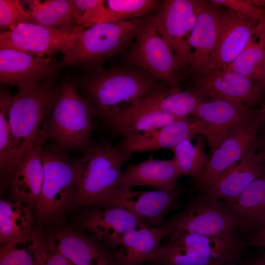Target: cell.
Instances as JSON below:
<instances>
[{"mask_svg":"<svg viewBox=\"0 0 265 265\" xmlns=\"http://www.w3.org/2000/svg\"><path fill=\"white\" fill-rule=\"evenodd\" d=\"M101 0H71L76 22L82 29L91 26L92 19Z\"/></svg>","mask_w":265,"mask_h":265,"instance_id":"74e56055","label":"cell"},{"mask_svg":"<svg viewBox=\"0 0 265 265\" xmlns=\"http://www.w3.org/2000/svg\"><path fill=\"white\" fill-rule=\"evenodd\" d=\"M142 101L158 109L179 117L195 115L205 98L193 91H183L178 87L169 90L154 88Z\"/></svg>","mask_w":265,"mask_h":265,"instance_id":"83f0119b","label":"cell"},{"mask_svg":"<svg viewBox=\"0 0 265 265\" xmlns=\"http://www.w3.org/2000/svg\"><path fill=\"white\" fill-rule=\"evenodd\" d=\"M225 204L238 220L240 231L254 232L265 217V172L234 202Z\"/></svg>","mask_w":265,"mask_h":265,"instance_id":"4316f807","label":"cell"},{"mask_svg":"<svg viewBox=\"0 0 265 265\" xmlns=\"http://www.w3.org/2000/svg\"><path fill=\"white\" fill-rule=\"evenodd\" d=\"M197 19L192 0H167L150 18L173 50L181 67L188 65L189 40Z\"/></svg>","mask_w":265,"mask_h":265,"instance_id":"8fae6325","label":"cell"},{"mask_svg":"<svg viewBox=\"0 0 265 265\" xmlns=\"http://www.w3.org/2000/svg\"><path fill=\"white\" fill-rule=\"evenodd\" d=\"M260 23L257 19L231 9L221 10L210 72L223 69L231 64L255 33Z\"/></svg>","mask_w":265,"mask_h":265,"instance_id":"5bb4252c","label":"cell"},{"mask_svg":"<svg viewBox=\"0 0 265 265\" xmlns=\"http://www.w3.org/2000/svg\"><path fill=\"white\" fill-rule=\"evenodd\" d=\"M254 265H265V254L262 255L254 263Z\"/></svg>","mask_w":265,"mask_h":265,"instance_id":"f6af8a7d","label":"cell"},{"mask_svg":"<svg viewBox=\"0 0 265 265\" xmlns=\"http://www.w3.org/2000/svg\"><path fill=\"white\" fill-rule=\"evenodd\" d=\"M258 147L259 144L248 151L238 164L228 168L200 193L225 203L234 202L252 182L265 172V158Z\"/></svg>","mask_w":265,"mask_h":265,"instance_id":"e0dca14e","label":"cell"},{"mask_svg":"<svg viewBox=\"0 0 265 265\" xmlns=\"http://www.w3.org/2000/svg\"><path fill=\"white\" fill-rule=\"evenodd\" d=\"M85 86L94 115L110 126L118 115L151 91L154 83L137 71L113 69L98 74Z\"/></svg>","mask_w":265,"mask_h":265,"instance_id":"3957f363","label":"cell"},{"mask_svg":"<svg viewBox=\"0 0 265 265\" xmlns=\"http://www.w3.org/2000/svg\"><path fill=\"white\" fill-rule=\"evenodd\" d=\"M254 80L262 88V90H265V58Z\"/></svg>","mask_w":265,"mask_h":265,"instance_id":"60d3db41","label":"cell"},{"mask_svg":"<svg viewBox=\"0 0 265 265\" xmlns=\"http://www.w3.org/2000/svg\"><path fill=\"white\" fill-rule=\"evenodd\" d=\"M56 98L48 85L39 83L21 89L12 97V152L8 175L12 174L28 151L44 144Z\"/></svg>","mask_w":265,"mask_h":265,"instance_id":"6da1fadb","label":"cell"},{"mask_svg":"<svg viewBox=\"0 0 265 265\" xmlns=\"http://www.w3.org/2000/svg\"><path fill=\"white\" fill-rule=\"evenodd\" d=\"M158 3L154 0H102L93 25L140 16L155 8Z\"/></svg>","mask_w":265,"mask_h":265,"instance_id":"d6a6232c","label":"cell"},{"mask_svg":"<svg viewBox=\"0 0 265 265\" xmlns=\"http://www.w3.org/2000/svg\"><path fill=\"white\" fill-rule=\"evenodd\" d=\"M142 264V265H147V264Z\"/></svg>","mask_w":265,"mask_h":265,"instance_id":"c3c4849f","label":"cell"},{"mask_svg":"<svg viewBox=\"0 0 265 265\" xmlns=\"http://www.w3.org/2000/svg\"><path fill=\"white\" fill-rule=\"evenodd\" d=\"M59 66L51 60L11 49L0 50V81L21 89L52 76Z\"/></svg>","mask_w":265,"mask_h":265,"instance_id":"d6986e66","label":"cell"},{"mask_svg":"<svg viewBox=\"0 0 265 265\" xmlns=\"http://www.w3.org/2000/svg\"><path fill=\"white\" fill-rule=\"evenodd\" d=\"M262 90L252 80L233 71L219 70L199 77L193 91L204 98L223 99L251 107L260 101Z\"/></svg>","mask_w":265,"mask_h":265,"instance_id":"ac0fdd59","label":"cell"},{"mask_svg":"<svg viewBox=\"0 0 265 265\" xmlns=\"http://www.w3.org/2000/svg\"><path fill=\"white\" fill-rule=\"evenodd\" d=\"M242 243L236 235L188 234L159 247L157 265H225L239 259Z\"/></svg>","mask_w":265,"mask_h":265,"instance_id":"5b68a950","label":"cell"},{"mask_svg":"<svg viewBox=\"0 0 265 265\" xmlns=\"http://www.w3.org/2000/svg\"><path fill=\"white\" fill-rule=\"evenodd\" d=\"M258 150L263 154L265 158V130L262 139H259Z\"/></svg>","mask_w":265,"mask_h":265,"instance_id":"7bdbcfd3","label":"cell"},{"mask_svg":"<svg viewBox=\"0 0 265 265\" xmlns=\"http://www.w3.org/2000/svg\"><path fill=\"white\" fill-rule=\"evenodd\" d=\"M212 3L223 5L246 16L265 22V8L256 6L250 0H212Z\"/></svg>","mask_w":265,"mask_h":265,"instance_id":"8d00e7d4","label":"cell"},{"mask_svg":"<svg viewBox=\"0 0 265 265\" xmlns=\"http://www.w3.org/2000/svg\"><path fill=\"white\" fill-rule=\"evenodd\" d=\"M225 265H244L239 262V259L226 264Z\"/></svg>","mask_w":265,"mask_h":265,"instance_id":"7dc6e473","label":"cell"},{"mask_svg":"<svg viewBox=\"0 0 265 265\" xmlns=\"http://www.w3.org/2000/svg\"><path fill=\"white\" fill-rule=\"evenodd\" d=\"M179 192L172 190L135 191L121 189L110 205L125 209L155 226L162 224L164 216L179 204Z\"/></svg>","mask_w":265,"mask_h":265,"instance_id":"7402d4cb","label":"cell"},{"mask_svg":"<svg viewBox=\"0 0 265 265\" xmlns=\"http://www.w3.org/2000/svg\"><path fill=\"white\" fill-rule=\"evenodd\" d=\"M248 244L250 245L265 248V233L253 234Z\"/></svg>","mask_w":265,"mask_h":265,"instance_id":"ab89813d","label":"cell"},{"mask_svg":"<svg viewBox=\"0 0 265 265\" xmlns=\"http://www.w3.org/2000/svg\"><path fill=\"white\" fill-rule=\"evenodd\" d=\"M32 18L35 24L48 27L80 31L76 22L71 0H27Z\"/></svg>","mask_w":265,"mask_h":265,"instance_id":"f1b7e54d","label":"cell"},{"mask_svg":"<svg viewBox=\"0 0 265 265\" xmlns=\"http://www.w3.org/2000/svg\"><path fill=\"white\" fill-rule=\"evenodd\" d=\"M42 265H73L49 243L47 255Z\"/></svg>","mask_w":265,"mask_h":265,"instance_id":"f35d334b","label":"cell"},{"mask_svg":"<svg viewBox=\"0 0 265 265\" xmlns=\"http://www.w3.org/2000/svg\"><path fill=\"white\" fill-rule=\"evenodd\" d=\"M210 133L204 122L195 117L186 116L142 135L123 137L118 148L127 160L133 153L171 149L186 139L195 137L197 134H202L208 139Z\"/></svg>","mask_w":265,"mask_h":265,"instance_id":"7c38bea8","label":"cell"},{"mask_svg":"<svg viewBox=\"0 0 265 265\" xmlns=\"http://www.w3.org/2000/svg\"><path fill=\"white\" fill-rule=\"evenodd\" d=\"M93 115L90 102L80 96L72 84L66 83L51 113L48 136L61 147L82 148L92 133Z\"/></svg>","mask_w":265,"mask_h":265,"instance_id":"8992f818","label":"cell"},{"mask_svg":"<svg viewBox=\"0 0 265 265\" xmlns=\"http://www.w3.org/2000/svg\"><path fill=\"white\" fill-rule=\"evenodd\" d=\"M44 177L41 195L36 206L42 221L55 217L73 202L77 188V171L75 163L57 152L43 153Z\"/></svg>","mask_w":265,"mask_h":265,"instance_id":"ba28073f","label":"cell"},{"mask_svg":"<svg viewBox=\"0 0 265 265\" xmlns=\"http://www.w3.org/2000/svg\"><path fill=\"white\" fill-rule=\"evenodd\" d=\"M265 58V22H261L255 33L234 60L221 69L238 73L254 80Z\"/></svg>","mask_w":265,"mask_h":265,"instance_id":"1f68e13d","label":"cell"},{"mask_svg":"<svg viewBox=\"0 0 265 265\" xmlns=\"http://www.w3.org/2000/svg\"><path fill=\"white\" fill-rule=\"evenodd\" d=\"M165 220L158 226L132 230L120 239L111 252L116 265H141L154 262L160 242L173 232Z\"/></svg>","mask_w":265,"mask_h":265,"instance_id":"ffe728a7","label":"cell"},{"mask_svg":"<svg viewBox=\"0 0 265 265\" xmlns=\"http://www.w3.org/2000/svg\"><path fill=\"white\" fill-rule=\"evenodd\" d=\"M192 2L197 19L189 40L188 65L193 73L201 77L210 71L221 10L219 5L210 0H192Z\"/></svg>","mask_w":265,"mask_h":265,"instance_id":"4fadbf2b","label":"cell"},{"mask_svg":"<svg viewBox=\"0 0 265 265\" xmlns=\"http://www.w3.org/2000/svg\"><path fill=\"white\" fill-rule=\"evenodd\" d=\"M129 59L171 87L176 86L180 64L150 19L140 26Z\"/></svg>","mask_w":265,"mask_h":265,"instance_id":"9c48e42d","label":"cell"},{"mask_svg":"<svg viewBox=\"0 0 265 265\" xmlns=\"http://www.w3.org/2000/svg\"><path fill=\"white\" fill-rule=\"evenodd\" d=\"M12 96L6 90L0 95V166L3 175L8 176L12 152V132L10 117Z\"/></svg>","mask_w":265,"mask_h":265,"instance_id":"e575fe53","label":"cell"},{"mask_svg":"<svg viewBox=\"0 0 265 265\" xmlns=\"http://www.w3.org/2000/svg\"><path fill=\"white\" fill-rule=\"evenodd\" d=\"M49 244L73 265H116L112 252L95 238L62 231Z\"/></svg>","mask_w":265,"mask_h":265,"instance_id":"cb8c5ba5","label":"cell"},{"mask_svg":"<svg viewBox=\"0 0 265 265\" xmlns=\"http://www.w3.org/2000/svg\"><path fill=\"white\" fill-rule=\"evenodd\" d=\"M256 112L243 103L215 98L203 102L194 116L204 122L210 130L207 140L211 154L230 130Z\"/></svg>","mask_w":265,"mask_h":265,"instance_id":"44dd1931","label":"cell"},{"mask_svg":"<svg viewBox=\"0 0 265 265\" xmlns=\"http://www.w3.org/2000/svg\"><path fill=\"white\" fill-rule=\"evenodd\" d=\"M30 206L18 201H0V240L6 244L29 235L32 231Z\"/></svg>","mask_w":265,"mask_h":265,"instance_id":"f546056e","label":"cell"},{"mask_svg":"<svg viewBox=\"0 0 265 265\" xmlns=\"http://www.w3.org/2000/svg\"><path fill=\"white\" fill-rule=\"evenodd\" d=\"M256 115L257 112L230 130L211 154L203 176L195 185L200 192L208 188L248 151L259 144L257 134L260 127Z\"/></svg>","mask_w":265,"mask_h":265,"instance_id":"30bf717a","label":"cell"},{"mask_svg":"<svg viewBox=\"0 0 265 265\" xmlns=\"http://www.w3.org/2000/svg\"><path fill=\"white\" fill-rule=\"evenodd\" d=\"M265 233V217L263 221L262 222L259 226L257 229L253 233V234L256 233Z\"/></svg>","mask_w":265,"mask_h":265,"instance_id":"ee69618b","label":"cell"},{"mask_svg":"<svg viewBox=\"0 0 265 265\" xmlns=\"http://www.w3.org/2000/svg\"><path fill=\"white\" fill-rule=\"evenodd\" d=\"M255 4L258 7L264 8L265 7V0H254Z\"/></svg>","mask_w":265,"mask_h":265,"instance_id":"bcb514c9","label":"cell"},{"mask_svg":"<svg viewBox=\"0 0 265 265\" xmlns=\"http://www.w3.org/2000/svg\"><path fill=\"white\" fill-rule=\"evenodd\" d=\"M173 228L168 240L188 234L236 235L237 218L223 202L200 193L180 212L165 220Z\"/></svg>","mask_w":265,"mask_h":265,"instance_id":"52a82bcc","label":"cell"},{"mask_svg":"<svg viewBox=\"0 0 265 265\" xmlns=\"http://www.w3.org/2000/svg\"><path fill=\"white\" fill-rule=\"evenodd\" d=\"M125 161L120 149L109 143L87 147L75 163L78 180L73 202L86 207L110 205L121 190V167Z\"/></svg>","mask_w":265,"mask_h":265,"instance_id":"7a4b0ae2","label":"cell"},{"mask_svg":"<svg viewBox=\"0 0 265 265\" xmlns=\"http://www.w3.org/2000/svg\"><path fill=\"white\" fill-rule=\"evenodd\" d=\"M256 120L260 128L265 127V103L262 108L257 110Z\"/></svg>","mask_w":265,"mask_h":265,"instance_id":"b9f144b4","label":"cell"},{"mask_svg":"<svg viewBox=\"0 0 265 265\" xmlns=\"http://www.w3.org/2000/svg\"><path fill=\"white\" fill-rule=\"evenodd\" d=\"M42 146L32 148L12 173L11 191L15 200L36 207L44 177Z\"/></svg>","mask_w":265,"mask_h":265,"instance_id":"d4e9b609","label":"cell"},{"mask_svg":"<svg viewBox=\"0 0 265 265\" xmlns=\"http://www.w3.org/2000/svg\"><path fill=\"white\" fill-rule=\"evenodd\" d=\"M186 139L171 149L177 165L183 176H190L195 185L201 180L210 158L205 152V141L202 137H197L192 144Z\"/></svg>","mask_w":265,"mask_h":265,"instance_id":"836d02e7","label":"cell"},{"mask_svg":"<svg viewBox=\"0 0 265 265\" xmlns=\"http://www.w3.org/2000/svg\"><path fill=\"white\" fill-rule=\"evenodd\" d=\"M48 244L37 231L15 241L2 244L0 265H42Z\"/></svg>","mask_w":265,"mask_h":265,"instance_id":"4dcf8cb0","label":"cell"},{"mask_svg":"<svg viewBox=\"0 0 265 265\" xmlns=\"http://www.w3.org/2000/svg\"><path fill=\"white\" fill-rule=\"evenodd\" d=\"M23 23L35 24L30 11H25L19 0H0V28L12 30Z\"/></svg>","mask_w":265,"mask_h":265,"instance_id":"d590c367","label":"cell"},{"mask_svg":"<svg viewBox=\"0 0 265 265\" xmlns=\"http://www.w3.org/2000/svg\"><path fill=\"white\" fill-rule=\"evenodd\" d=\"M181 176L173 157L166 160L149 159L129 165L123 172L119 188L149 186L160 190H172L177 189V179Z\"/></svg>","mask_w":265,"mask_h":265,"instance_id":"603a6c76","label":"cell"},{"mask_svg":"<svg viewBox=\"0 0 265 265\" xmlns=\"http://www.w3.org/2000/svg\"><path fill=\"white\" fill-rule=\"evenodd\" d=\"M183 117L162 111L141 100L118 115L110 126L123 137L140 135Z\"/></svg>","mask_w":265,"mask_h":265,"instance_id":"484cf974","label":"cell"},{"mask_svg":"<svg viewBox=\"0 0 265 265\" xmlns=\"http://www.w3.org/2000/svg\"><path fill=\"white\" fill-rule=\"evenodd\" d=\"M77 32L38 24H21L0 34V49H11L43 57L61 51L70 36Z\"/></svg>","mask_w":265,"mask_h":265,"instance_id":"9a60e30c","label":"cell"},{"mask_svg":"<svg viewBox=\"0 0 265 265\" xmlns=\"http://www.w3.org/2000/svg\"><path fill=\"white\" fill-rule=\"evenodd\" d=\"M104 207L88 213L82 225L111 252L126 233L147 227V222L125 209L115 206Z\"/></svg>","mask_w":265,"mask_h":265,"instance_id":"2e32d148","label":"cell"},{"mask_svg":"<svg viewBox=\"0 0 265 265\" xmlns=\"http://www.w3.org/2000/svg\"><path fill=\"white\" fill-rule=\"evenodd\" d=\"M140 26L127 21L93 25L72 34L63 47L59 66L100 65L136 37Z\"/></svg>","mask_w":265,"mask_h":265,"instance_id":"277c9868","label":"cell"}]
</instances>
